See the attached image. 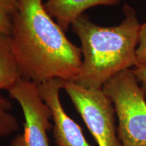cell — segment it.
<instances>
[{"mask_svg": "<svg viewBox=\"0 0 146 146\" xmlns=\"http://www.w3.org/2000/svg\"><path fill=\"white\" fill-rule=\"evenodd\" d=\"M102 90L114 105L122 146H146V98L133 68L110 78Z\"/></svg>", "mask_w": 146, "mask_h": 146, "instance_id": "3957f363", "label": "cell"}, {"mask_svg": "<svg viewBox=\"0 0 146 146\" xmlns=\"http://www.w3.org/2000/svg\"><path fill=\"white\" fill-rule=\"evenodd\" d=\"M23 77L10 44V36L0 35V90L9 91Z\"/></svg>", "mask_w": 146, "mask_h": 146, "instance_id": "ba28073f", "label": "cell"}, {"mask_svg": "<svg viewBox=\"0 0 146 146\" xmlns=\"http://www.w3.org/2000/svg\"><path fill=\"white\" fill-rule=\"evenodd\" d=\"M133 70L146 98V66L134 67Z\"/></svg>", "mask_w": 146, "mask_h": 146, "instance_id": "7c38bea8", "label": "cell"}, {"mask_svg": "<svg viewBox=\"0 0 146 146\" xmlns=\"http://www.w3.org/2000/svg\"><path fill=\"white\" fill-rule=\"evenodd\" d=\"M135 67L146 66V22L140 25Z\"/></svg>", "mask_w": 146, "mask_h": 146, "instance_id": "8fae6325", "label": "cell"}, {"mask_svg": "<svg viewBox=\"0 0 146 146\" xmlns=\"http://www.w3.org/2000/svg\"><path fill=\"white\" fill-rule=\"evenodd\" d=\"M18 8V0H0V35L10 36Z\"/></svg>", "mask_w": 146, "mask_h": 146, "instance_id": "30bf717a", "label": "cell"}, {"mask_svg": "<svg viewBox=\"0 0 146 146\" xmlns=\"http://www.w3.org/2000/svg\"><path fill=\"white\" fill-rule=\"evenodd\" d=\"M66 91L98 146H122L115 123L112 101L102 89H89L64 81Z\"/></svg>", "mask_w": 146, "mask_h": 146, "instance_id": "277c9868", "label": "cell"}, {"mask_svg": "<svg viewBox=\"0 0 146 146\" xmlns=\"http://www.w3.org/2000/svg\"><path fill=\"white\" fill-rule=\"evenodd\" d=\"M11 110V102L0 94V139L10 136L19 127L18 120Z\"/></svg>", "mask_w": 146, "mask_h": 146, "instance_id": "9c48e42d", "label": "cell"}, {"mask_svg": "<svg viewBox=\"0 0 146 146\" xmlns=\"http://www.w3.org/2000/svg\"><path fill=\"white\" fill-rule=\"evenodd\" d=\"M8 93L21 106L25 117L23 132L10 146H50L47 132L53 128L52 112L40 96L37 84L22 78Z\"/></svg>", "mask_w": 146, "mask_h": 146, "instance_id": "5b68a950", "label": "cell"}, {"mask_svg": "<svg viewBox=\"0 0 146 146\" xmlns=\"http://www.w3.org/2000/svg\"><path fill=\"white\" fill-rule=\"evenodd\" d=\"M10 44L24 78L38 85L54 78L73 81L78 75L81 47L66 37L43 0H18Z\"/></svg>", "mask_w": 146, "mask_h": 146, "instance_id": "6da1fadb", "label": "cell"}, {"mask_svg": "<svg viewBox=\"0 0 146 146\" xmlns=\"http://www.w3.org/2000/svg\"><path fill=\"white\" fill-rule=\"evenodd\" d=\"M120 2V0H47L44 7L65 32L88 9L99 5L111 6Z\"/></svg>", "mask_w": 146, "mask_h": 146, "instance_id": "52a82bcc", "label": "cell"}, {"mask_svg": "<svg viewBox=\"0 0 146 146\" xmlns=\"http://www.w3.org/2000/svg\"><path fill=\"white\" fill-rule=\"evenodd\" d=\"M123 11V21L115 26H100L85 14L71 25L81 41L83 56L74 83L100 89L118 72L135 66L141 24L135 9L131 5L124 4Z\"/></svg>", "mask_w": 146, "mask_h": 146, "instance_id": "7a4b0ae2", "label": "cell"}, {"mask_svg": "<svg viewBox=\"0 0 146 146\" xmlns=\"http://www.w3.org/2000/svg\"><path fill=\"white\" fill-rule=\"evenodd\" d=\"M64 80L54 78L38 84L41 98L51 110L53 133L57 146H91L82 128L65 112L60 98Z\"/></svg>", "mask_w": 146, "mask_h": 146, "instance_id": "8992f818", "label": "cell"}]
</instances>
